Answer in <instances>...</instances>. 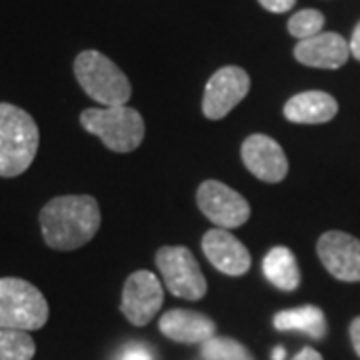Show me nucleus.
<instances>
[{
	"label": "nucleus",
	"instance_id": "f257e3e1",
	"mask_svg": "<svg viewBox=\"0 0 360 360\" xmlns=\"http://www.w3.org/2000/svg\"><path fill=\"white\" fill-rule=\"evenodd\" d=\"M101 229V208L89 194L56 196L40 210V231L54 250H75L94 238Z\"/></svg>",
	"mask_w": 360,
	"mask_h": 360
},
{
	"label": "nucleus",
	"instance_id": "f03ea898",
	"mask_svg": "<svg viewBox=\"0 0 360 360\" xmlns=\"http://www.w3.org/2000/svg\"><path fill=\"white\" fill-rule=\"evenodd\" d=\"M40 132L26 110L0 103V176L14 179L26 172L39 153Z\"/></svg>",
	"mask_w": 360,
	"mask_h": 360
},
{
	"label": "nucleus",
	"instance_id": "7ed1b4c3",
	"mask_svg": "<svg viewBox=\"0 0 360 360\" xmlns=\"http://www.w3.org/2000/svg\"><path fill=\"white\" fill-rule=\"evenodd\" d=\"M80 124L115 153H132L144 139V120L141 112L127 104L86 108L80 115Z\"/></svg>",
	"mask_w": 360,
	"mask_h": 360
},
{
	"label": "nucleus",
	"instance_id": "20e7f679",
	"mask_svg": "<svg viewBox=\"0 0 360 360\" xmlns=\"http://www.w3.org/2000/svg\"><path fill=\"white\" fill-rule=\"evenodd\" d=\"M75 77L92 101L103 106L129 103L132 89L127 75L98 51L80 52L75 60Z\"/></svg>",
	"mask_w": 360,
	"mask_h": 360
},
{
	"label": "nucleus",
	"instance_id": "39448f33",
	"mask_svg": "<svg viewBox=\"0 0 360 360\" xmlns=\"http://www.w3.org/2000/svg\"><path fill=\"white\" fill-rule=\"evenodd\" d=\"M49 321V302L34 284L22 278H0V328L39 330Z\"/></svg>",
	"mask_w": 360,
	"mask_h": 360
},
{
	"label": "nucleus",
	"instance_id": "423d86ee",
	"mask_svg": "<svg viewBox=\"0 0 360 360\" xmlns=\"http://www.w3.org/2000/svg\"><path fill=\"white\" fill-rule=\"evenodd\" d=\"M156 266L167 288L179 298L200 300L206 295V278L194 255L184 246H162L156 252Z\"/></svg>",
	"mask_w": 360,
	"mask_h": 360
},
{
	"label": "nucleus",
	"instance_id": "0eeeda50",
	"mask_svg": "<svg viewBox=\"0 0 360 360\" xmlns=\"http://www.w3.org/2000/svg\"><path fill=\"white\" fill-rule=\"evenodd\" d=\"M196 202L206 219L219 229L243 226L250 217V205L245 196L219 180H206L198 186Z\"/></svg>",
	"mask_w": 360,
	"mask_h": 360
},
{
	"label": "nucleus",
	"instance_id": "6e6552de",
	"mask_svg": "<svg viewBox=\"0 0 360 360\" xmlns=\"http://www.w3.org/2000/svg\"><path fill=\"white\" fill-rule=\"evenodd\" d=\"M162 302H165V290L153 272L136 270L127 278L122 288L120 310L130 324L146 326L158 314Z\"/></svg>",
	"mask_w": 360,
	"mask_h": 360
},
{
	"label": "nucleus",
	"instance_id": "1a4fd4ad",
	"mask_svg": "<svg viewBox=\"0 0 360 360\" xmlns=\"http://www.w3.org/2000/svg\"><path fill=\"white\" fill-rule=\"evenodd\" d=\"M250 89V77L240 66H222L206 82L202 112L210 120H220L231 112L240 101H245Z\"/></svg>",
	"mask_w": 360,
	"mask_h": 360
},
{
	"label": "nucleus",
	"instance_id": "9d476101",
	"mask_svg": "<svg viewBox=\"0 0 360 360\" xmlns=\"http://www.w3.org/2000/svg\"><path fill=\"white\" fill-rule=\"evenodd\" d=\"M319 258L335 278L360 283V240L347 232H324L316 245Z\"/></svg>",
	"mask_w": 360,
	"mask_h": 360
},
{
	"label": "nucleus",
	"instance_id": "9b49d317",
	"mask_svg": "<svg viewBox=\"0 0 360 360\" xmlns=\"http://www.w3.org/2000/svg\"><path fill=\"white\" fill-rule=\"evenodd\" d=\"M245 167L264 182H281L288 174V160L281 144L266 134H252L243 142Z\"/></svg>",
	"mask_w": 360,
	"mask_h": 360
},
{
	"label": "nucleus",
	"instance_id": "f8f14e48",
	"mask_svg": "<svg viewBox=\"0 0 360 360\" xmlns=\"http://www.w3.org/2000/svg\"><path fill=\"white\" fill-rule=\"evenodd\" d=\"M202 250L210 264L229 276H243L252 262L248 248L224 229H212L206 232L202 236Z\"/></svg>",
	"mask_w": 360,
	"mask_h": 360
},
{
	"label": "nucleus",
	"instance_id": "ddd939ff",
	"mask_svg": "<svg viewBox=\"0 0 360 360\" xmlns=\"http://www.w3.org/2000/svg\"><path fill=\"white\" fill-rule=\"evenodd\" d=\"M348 56H350V46L336 32H321L312 39L300 40L295 46L296 60L310 68L336 70L347 65Z\"/></svg>",
	"mask_w": 360,
	"mask_h": 360
},
{
	"label": "nucleus",
	"instance_id": "4468645a",
	"mask_svg": "<svg viewBox=\"0 0 360 360\" xmlns=\"http://www.w3.org/2000/svg\"><path fill=\"white\" fill-rule=\"evenodd\" d=\"M160 333L182 345H196L217 336V324L202 312L186 309H174L165 312L158 322Z\"/></svg>",
	"mask_w": 360,
	"mask_h": 360
},
{
	"label": "nucleus",
	"instance_id": "2eb2a0df",
	"mask_svg": "<svg viewBox=\"0 0 360 360\" xmlns=\"http://www.w3.org/2000/svg\"><path fill=\"white\" fill-rule=\"evenodd\" d=\"M338 112V103L322 90H309L295 94L284 104L286 120L295 124H322L333 120Z\"/></svg>",
	"mask_w": 360,
	"mask_h": 360
},
{
	"label": "nucleus",
	"instance_id": "dca6fc26",
	"mask_svg": "<svg viewBox=\"0 0 360 360\" xmlns=\"http://www.w3.org/2000/svg\"><path fill=\"white\" fill-rule=\"evenodd\" d=\"M274 328L276 330H298V333H304L310 338H316L321 340L326 336V319H324V312L314 304H307V307H298V309L290 310H281L278 314H274Z\"/></svg>",
	"mask_w": 360,
	"mask_h": 360
},
{
	"label": "nucleus",
	"instance_id": "f3484780",
	"mask_svg": "<svg viewBox=\"0 0 360 360\" xmlns=\"http://www.w3.org/2000/svg\"><path fill=\"white\" fill-rule=\"evenodd\" d=\"M262 270H264L266 281L281 290L290 292L300 284L298 262H296L292 250L286 246H274L272 250H269V255L264 257V262H262Z\"/></svg>",
	"mask_w": 360,
	"mask_h": 360
},
{
	"label": "nucleus",
	"instance_id": "a211bd4d",
	"mask_svg": "<svg viewBox=\"0 0 360 360\" xmlns=\"http://www.w3.org/2000/svg\"><path fill=\"white\" fill-rule=\"evenodd\" d=\"M37 345L26 330L0 328V360H32Z\"/></svg>",
	"mask_w": 360,
	"mask_h": 360
},
{
	"label": "nucleus",
	"instance_id": "6ab92c4d",
	"mask_svg": "<svg viewBox=\"0 0 360 360\" xmlns=\"http://www.w3.org/2000/svg\"><path fill=\"white\" fill-rule=\"evenodd\" d=\"M200 354L205 360H252L245 345L226 336H212L205 340Z\"/></svg>",
	"mask_w": 360,
	"mask_h": 360
},
{
	"label": "nucleus",
	"instance_id": "aec40b11",
	"mask_svg": "<svg viewBox=\"0 0 360 360\" xmlns=\"http://www.w3.org/2000/svg\"><path fill=\"white\" fill-rule=\"evenodd\" d=\"M324 26V14L314 8H304L290 16L288 20V32L298 40H307L321 34Z\"/></svg>",
	"mask_w": 360,
	"mask_h": 360
},
{
	"label": "nucleus",
	"instance_id": "412c9836",
	"mask_svg": "<svg viewBox=\"0 0 360 360\" xmlns=\"http://www.w3.org/2000/svg\"><path fill=\"white\" fill-rule=\"evenodd\" d=\"M120 360H155V356H153V352L148 348L142 347V345H130L122 352Z\"/></svg>",
	"mask_w": 360,
	"mask_h": 360
},
{
	"label": "nucleus",
	"instance_id": "4be33fe9",
	"mask_svg": "<svg viewBox=\"0 0 360 360\" xmlns=\"http://www.w3.org/2000/svg\"><path fill=\"white\" fill-rule=\"evenodd\" d=\"M262 4V8H266L269 13L283 14L286 11H290L296 4V0H258Z\"/></svg>",
	"mask_w": 360,
	"mask_h": 360
},
{
	"label": "nucleus",
	"instance_id": "5701e85b",
	"mask_svg": "<svg viewBox=\"0 0 360 360\" xmlns=\"http://www.w3.org/2000/svg\"><path fill=\"white\" fill-rule=\"evenodd\" d=\"M350 342H352V347H354V352L360 356V316H356L352 324H350Z\"/></svg>",
	"mask_w": 360,
	"mask_h": 360
},
{
	"label": "nucleus",
	"instance_id": "b1692460",
	"mask_svg": "<svg viewBox=\"0 0 360 360\" xmlns=\"http://www.w3.org/2000/svg\"><path fill=\"white\" fill-rule=\"evenodd\" d=\"M348 46H350V54L360 63V22L354 26V32H352V39L348 42Z\"/></svg>",
	"mask_w": 360,
	"mask_h": 360
},
{
	"label": "nucleus",
	"instance_id": "393cba45",
	"mask_svg": "<svg viewBox=\"0 0 360 360\" xmlns=\"http://www.w3.org/2000/svg\"><path fill=\"white\" fill-rule=\"evenodd\" d=\"M292 360H322V356L319 350L307 347V348H302V350H300V352H298V354H296Z\"/></svg>",
	"mask_w": 360,
	"mask_h": 360
},
{
	"label": "nucleus",
	"instance_id": "a878e982",
	"mask_svg": "<svg viewBox=\"0 0 360 360\" xmlns=\"http://www.w3.org/2000/svg\"><path fill=\"white\" fill-rule=\"evenodd\" d=\"M286 359V350L283 347H276L274 348V352H272V360H284Z\"/></svg>",
	"mask_w": 360,
	"mask_h": 360
}]
</instances>
